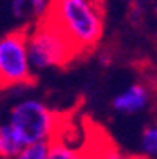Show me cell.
I'll list each match as a JSON object with an SVG mask.
<instances>
[{
    "label": "cell",
    "instance_id": "cell-1",
    "mask_svg": "<svg viewBox=\"0 0 157 159\" xmlns=\"http://www.w3.org/2000/svg\"><path fill=\"white\" fill-rule=\"evenodd\" d=\"M45 16L62 30L78 54L95 48L102 38V0H50Z\"/></svg>",
    "mask_w": 157,
    "mask_h": 159
},
{
    "label": "cell",
    "instance_id": "cell-5",
    "mask_svg": "<svg viewBox=\"0 0 157 159\" xmlns=\"http://www.w3.org/2000/svg\"><path fill=\"white\" fill-rule=\"evenodd\" d=\"M147 104H149V92H147V88L140 83H135L114 97L112 107L119 112L133 114V112L145 109Z\"/></svg>",
    "mask_w": 157,
    "mask_h": 159
},
{
    "label": "cell",
    "instance_id": "cell-10",
    "mask_svg": "<svg viewBox=\"0 0 157 159\" xmlns=\"http://www.w3.org/2000/svg\"><path fill=\"white\" fill-rule=\"evenodd\" d=\"M141 147L149 157H157V126H147L141 135Z\"/></svg>",
    "mask_w": 157,
    "mask_h": 159
},
{
    "label": "cell",
    "instance_id": "cell-7",
    "mask_svg": "<svg viewBox=\"0 0 157 159\" xmlns=\"http://www.w3.org/2000/svg\"><path fill=\"white\" fill-rule=\"evenodd\" d=\"M23 142L9 123L0 125V157H16Z\"/></svg>",
    "mask_w": 157,
    "mask_h": 159
},
{
    "label": "cell",
    "instance_id": "cell-6",
    "mask_svg": "<svg viewBox=\"0 0 157 159\" xmlns=\"http://www.w3.org/2000/svg\"><path fill=\"white\" fill-rule=\"evenodd\" d=\"M50 0H12V16L19 21H38L47 14Z\"/></svg>",
    "mask_w": 157,
    "mask_h": 159
},
{
    "label": "cell",
    "instance_id": "cell-11",
    "mask_svg": "<svg viewBox=\"0 0 157 159\" xmlns=\"http://www.w3.org/2000/svg\"><path fill=\"white\" fill-rule=\"evenodd\" d=\"M97 159H128L124 157V156L121 154L119 151H116L114 147H102V151H100V154H98Z\"/></svg>",
    "mask_w": 157,
    "mask_h": 159
},
{
    "label": "cell",
    "instance_id": "cell-4",
    "mask_svg": "<svg viewBox=\"0 0 157 159\" xmlns=\"http://www.w3.org/2000/svg\"><path fill=\"white\" fill-rule=\"evenodd\" d=\"M26 35L28 30H16L0 38V88L24 87L33 81Z\"/></svg>",
    "mask_w": 157,
    "mask_h": 159
},
{
    "label": "cell",
    "instance_id": "cell-2",
    "mask_svg": "<svg viewBox=\"0 0 157 159\" xmlns=\"http://www.w3.org/2000/svg\"><path fill=\"white\" fill-rule=\"evenodd\" d=\"M26 47L31 69L36 71L66 66L79 56L62 30L47 16L40 17L31 31H28Z\"/></svg>",
    "mask_w": 157,
    "mask_h": 159
},
{
    "label": "cell",
    "instance_id": "cell-3",
    "mask_svg": "<svg viewBox=\"0 0 157 159\" xmlns=\"http://www.w3.org/2000/svg\"><path fill=\"white\" fill-rule=\"evenodd\" d=\"M9 125L14 128L23 145H26V143L42 142V140L50 142L57 135L59 119L57 114L50 111L43 102L26 99L11 109Z\"/></svg>",
    "mask_w": 157,
    "mask_h": 159
},
{
    "label": "cell",
    "instance_id": "cell-8",
    "mask_svg": "<svg viewBox=\"0 0 157 159\" xmlns=\"http://www.w3.org/2000/svg\"><path fill=\"white\" fill-rule=\"evenodd\" d=\"M47 159H92L87 154V151L71 147L67 142H62L59 137L55 135L50 140V149H48Z\"/></svg>",
    "mask_w": 157,
    "mask_h": 159
},
{
    "label": "cell",
    "instance_id": "cell-9",
    "mask_svg": "<svg viewBox=\"0 0 157 159\" xmlns=\"http://www.w3.org/2000/svg\"><path fill=\"white\" fill-rule=\"evenodd\" d=\"M48 149H50V142H47V140L26 143L16 154V159H47Z\"/></svg>",
    "mask_w": 157,
    "mask_h": 159
}]
</instances>
